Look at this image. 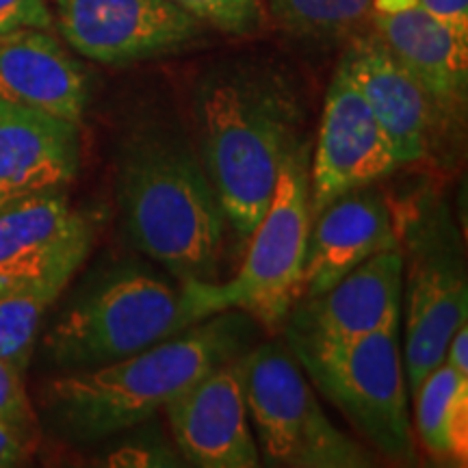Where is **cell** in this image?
I'll return each instance as SVG.
<instances>
[{
  "mask_svg": "<svg viewBox=\"0 0 468 468\" xmlns=\"http://www.w3.org/2000/svg\"><path fill=\"white\" fill-rule=\"evenodd\" d=\"M284 336L313 384L384 458L412 462L399 325L343 343L295 332Z\"/></svg>",
  "mask_w": 468,
  "mask_h": 468,
  "instance_id": "5b68a950",
  "label": "cell"
},
{
  "mask_svg": "<svg viewBox=\"0 0 468 468\" xmlns=\"http://www.w3.org/2000/svg\"><path fill=\"white\" fill-rule=\"evenodd\" d=\"M399 167L393 142L358 87L336 68L325 93L317 148L310 163V210L386 178Z\"/></svg>",
  "mask_w": 468,
  "mask_h": 468,
  "instance_id": "30bf717a",
  "label": "cell"
},
{
  "mask_svg": "<svg viewBox=\"0 0 468 468\" xmlns=\"http://www.w3.org/2000/svg\"><path fill=\"white\" fill-rule=\"evenodd\" d=\"M35 444L37 442L17 431L16 427L0 420V468L25 464L31 458Z\"/></svg>",
  "mask_w": 468,
  "mask_h": 468,
  "instance_id": "d4e9b609",
  "label": "cell"
},
{
  "mask_svg": "<svg viewBox=\"0 0 468 468\" xmlns=\"http://www.w3.org/2000/svg\"><path fill=\"white\" fill-rule=\"evenodd\" d=\"M0 101L80 126L90 76L46 28L0 35Z\"/></svg>",
  "mask_w": 468,
  "mask_h": 468,
  "instance_id": "ac0fdd59",
  "label": "cell"
},
{
  "mask_svg": "<svg viewBox=\"0 0 468 468\" xmlns=\"http://www.w3.org/2000/svg\"><path fill=\"white\" fill-rule=\"evenodd\" d=\"M250 319L224 310L128 358L52 379L46 388L52 417L79 441L131 430L210 368L245 354L254 332Z\"/></svg>",
  "mask_w": 468,
  "mask_h": 468,
  "instance_id": "7a4b0ae2",
  "label": "cell"
},
{
  "mask_svg": "<svg viewBox=\"0 0 468 468\" xmlns=\"http://www.w3.org/2000/svg\"><path fill=\"white\" fill-rule=\"evenodd\" d=\"M403 276V250L379 251L351 269L332 289L302 297L282 330L343 343L399 325Z\"/></svg>",
  "mask_w": 468,
  "mask_h": 468,
  "instance_id": "7c38bea8",
  "label": "cell"
},
{
  "mask_svg": "<svg viewBox=\"0 0 468 468\" xmlns=\"http://www.w3.org/2000/svg\"><path fill=\"white\" fill-rule=\"evenodd\" d=\"M419 3L444 25L468 37V0H419Z\"/></svg>",
  "mask_w": 468,
  "mask_h": 468,
  "instance_id": "484cf974",
  "label": "cell"
},
{
  "mask_svg": "<svg viewBox=\"0 0 468 468\" xmlns=\"http://www.w3.org/2000/svg\"><path fill=\"white\" fill-rule=\"evenodd\" d=\"M248 414L271 466L360 468L373 455L327 419L289 345L262 343L241 356Z\"/></svg>",
  "mask_w": 468,
  "mask_h": 468,
  "instance_id": "8992f818",
  "label": "cell"
},
{
  "mask_svg": "<svg viewBox=\"0 0 468 468\" xmlns=\"http://www.w3.org/2000/svg\"><path fill=\"white\" fill-rule=\"evenodd\" d=\"M310 210L308 145L300 142L282 161L271 200L241 269L230 282H215L219 310H241L267 330H282L291 310L303 295Z\"/></svg>",
  "mask_w": 468,
  "mask_h": 468,
  "instance_id": "52a82bcc",
  "label": "cell"
},
{
  "mask_svg": "<svg viewBox=\"0 0 468 468\" xmlns=\"http://www.w3.org/2000/svg\"><path fill=\"white\" fill-rule=\"evenodd\" d=\"M0 420L37 442V417L22 382V373L5 360H0Z\"/></svg>",
  "mask_w": 468,
  "mask_h": 468,
  "instance_id": "603a6c76",
  "label": "cell"
},
{
  "mask_svg": "<svg viewBox=\"0 0 468 468\" xmlns=\"http://www.w3.org/2000/svg\"><path fill=\"white\" fill-rule=\"evenodd\" d=\"M395 248H401L399 226L384 193L373 185L345 193L313 218L302 297L332 289L351 269Z\"/></svg>",
  "mask_w": 468,
  "mask_h": 468,
  "instance_id": "9a60e30c",
  "label": "cell"
},
{
  "mask_svg": "<svg viewBox=\"0 0 468 468\" xmlns=\"http://www.w3.org/2000/svg\"><path fill=\"white\" fill-rule=\"evenodd\" d=\"M204 27L226 35H256L267 27L265 0H172Z\"/></svg>",
  "mask_w": 468,
  "mask_h": 468,
  "instance_id": "7402d4cb",
  "label": "cell"
},
{
  "mask_svg": "<svg viewBox=\"0 0 468 468\" xmlns=\"http://www.w3.org/2000/svg\"><path fill=\"white\" fill-rule=\"evenodd\" d=\"M96 226L72 208L66 191L52 189L0 208V280L39 278L83 265Z\"/></svg>",
  "mask_w": 468,
  "mask_h": 468,
  "instance_id": "5bb4252c",
  "label": "cell"
},
{
  "mask_svg": "<svg viewBox=\"0 0 468 468\" xmlns=\"http://www.w3.org/2000/svg\"><path fill=\"white\" fill-rule=\"evenodd\" d=\"M76 271L79 267H63L39 278L0 280V360L27 371L46 310Z\"/></svg>",
  "mask_w": 468,
  "mask_h": 468,
  "instance_id": "ffe728a7",
  "label": "cell"
},
{
  "mask_svg": "<svg viewBox=\"0 0 468 468\" xmlns=\"http://www.w3.org/2000/svg\"><path fill=\"white\" fill-rule=\"evenodd\" d=\"M300 91L278 69L250 61L213 68L193 93L202 165L228 224L250 239L269 207L286 154L302 142Z\"/></svg>",
  "mask_w": 468,
  "mask_h": 468,
  "instance_id": "6da1fadb",
  "label": "cell"
},
{
  "mask_svg": "<svg viewBox=\"0 0 468 468\" xmlns=\"http://www.w3.org/2000/svg\"><path fill=\"white\" fill-rule=\"evenodd\" d=\"M338 68L358 87L388 134L399 165L423 161L442 109L386 48L382 37L378 33L354 35Z\"/></svg>",
  "mask_w": 468,
  "mask_h": 468,
  "instance_id": "4fadbf2b",
  "label": "cell"
},
{
  "mask_svg": "<svg viewBox=\"0 0 468 468\" xmlns=\"http://www.w3.org/2000/svg\"><path fill=\"white\" fill-rule=\"evenodd\" d=\"M55 17L46 0H0V35L17 28H46L50 31Z\"/></svg>",
  "mask_w": 468,
  "mask_h": 468,
  "instance_id": "cb8c5ba5",
  "label": "cell"
},
{
  "mask_svg": "<svg viewBox=\"0 0 468 468\" xmlns=\"http://www.w3.org/2000/svg\"><path fill=\"white\" fill-rule=\"evenodd\" d=\"M117 196L128 237L144 254L180 282H215L226 218L185 137L161 126L131 134L120 156Z\"/></svg>",
  "mask_w": 468,
  "mask_h": 468,
  "instance_id": "3957f363",
  "label": "cell"
},
{
  "mask_svg": "<svg viewBox=\"0 0 468 468\" xmlns=\"http://www.w3.org/2000/svg\"><path fill=\"white\" fill-rule=\"evenodd\" d=\"M241 356L210 368L165 406L176 444L191 464L202 468L261 464L250 430Z\"/></svg>",
  "mask_w": 468,
  "mask_h": 468,
  "instance_id": "8fae6325",
  "label": "cell"
},
{
  "mask_svg": "<svg viewBox=\"0 0 468 468\" xmlns=\"http://www.w3.org/2000/svg\"><path fill=\"white\" fill-rule=\"evenodd\" d=\"M224 313L215 282L189 280L172 286L137 265L117 267L58 317L46 349L58 367L93 368L128 358Z\"/></svg>",
  "mask_w": 468,
  "mask_h": 468,
  "instance_id": "277c9868",
  "label": "cell"
},
{
  "mask_svg": "<svg viewBox=\"0 0 468 468\" xmlns=\"http://www.w3.org/2000/svg\"><path fill=\"white\" fill-rule=\"evenodd\" d=\"M444 365H449L453 371L462 373V376H468V327L462 324L452 341L447 345V351H444Z\"/></svg>",
  "mask_w": 468,
  "mask_h": 468,
  "instance_id": "4316f807",
  "label": "cell"
},
{
  "mask_svg": "<svg viewBox=\"0 0 468 468\" xmlns=\"http://www.w3.org/2000/svg\"><path fill=\"white\" fill-rule=\"evenodd\" d=\"M80 133L72 122L0 101V208L72 183Z\"/></svg>",
  "mask_w": 468,
  "mask_h": 468,
  "instance_id": "e0dca14e",
  "label": "cell"
},
{
  "mask_svg": "<svg viewBox=\"0 0 468 468\" xmlns=\"http://www.w3.org/2000/svg\"><path fill=\"white\" fill-rule=\"evenodd\" d=\"M406 237L408 292H406V368L408 390L414 393L420 382L444 360L447 345L462 324H466L468 289L462 262L460 234L447 213L434 210L412 226L399 228Z\"/></svg>",
  "mask_w": 468,
  "mask_h": 468,
  "instance_id": "ba28073f",
  "label": "cell"
},
{
  "mask_svg": "<svg viewBox=\"0 0 468 468\" xmlns=\"http://www.w3.org/2000/svg\"><path fill=\"white\" fill-rule=\"evenodd\" d=\"M269 16L297 37L343 39L371 20L373 0H269Z\"/></svg>",
  "mask_w": 468,
  "mask_h": 468,
  "instance_id": "44dd1931",
  "label": "cell"
},
{
  "mask_svg": "<svg viewBox=\"0 0 468 468\" xmlns=\"http://www.w3.org/2000/svg\"><path fill=\"white\" fill-rule=\"evenodd\" d=\"M55 5L66 42L104 66L172 55L204 35V25L172 0H55Z\"/></svg>",
  "mask_w": 468,
  "mask_h": 468,
  "instance_id": "9c48e42d",
  "label": "cell"
},
{
  "mask_svg": "<svg viewBox=\"0 0 468 468\" xmlns=\"http://www.w3.org/2000/svg\"><path fill=\"white\" fill-rule=\"evenodd\" d=\"M417 434L438 462L466 464L468 458V376L441 362L417 390Z\"/></svg>",
  "mask_w": 468,
  "mask_h": 468,
  "instance_id": "d6986e66",
  "label": "cell"
},
{
  "mask_svg": "<svg viewBox=\"0 0 468 468\" xmlns=\"http://www.w3.org/2000/svg\"><path fill=\"white\" fill-rule=\"evenodd\" d=\"M371 20L386 48L438 107L455 109L464 102L468 37L431 16L419 0H373Z\"/></svg>",
  "mask_w": 468,
  "mask_h": 468,
  "instance_id": "2e32d148",
  "label": "cell"
}]
</instances>
